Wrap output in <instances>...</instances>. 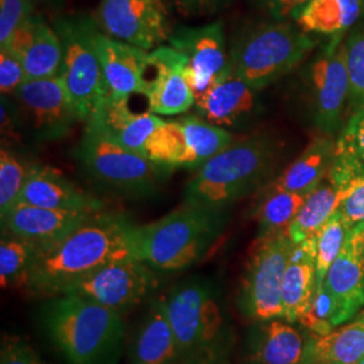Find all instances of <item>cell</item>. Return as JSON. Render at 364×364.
<instances>
[{
	"label": "cell",
	"mask_w": 364,
	"mask_h": 364,
	"mask_svg": "<svg viewBox=\"0 0 364 364\" xmlns=\"http://www.w3.org/2000/svg\"><path fill=\"white\" fill-rule=\"evenodd\" d=\"M180 11L186 15H203L215 13L225 0H174Z\"/></svg>",
	"instance_id": "44"
},
{
	"label": "cell",
	"mask_w": 364,
	"mask_h": 364,
	"mask_svg": "<svg viewBox=\"0 0 364 364\" xmlns=\"http://www.w3.org/2000/svg\"><path fill=\"white\" fill-rule=\"evenodd\" d=\"M341 197L343 189L328 174L326 180L306 197L299 215L291 223L287 234L293 243H301L317 236L326 221L338 210Z\"/></svg>",
	"instance_id": "27"
},
{
	"label": "cell",
	"mask_w": 364,
	"mask_h": 364,
	"mask_svg": "<svg viewBox=\"0 0 364 364\" xmlns=\"http://www.w3.org/2000/svg\"><path fill=\"white\" fill-rule=\"evenodd\" d=\"M316 42L287 21L247 27L228 50V68L254 90L262 91L287 76L312 52Z\"/></svg>",
	"instance_id": "7"
},
{
	"label": "cell",
	"mask_w": 364,
	"mask_h": 364,
	"mask_svg": "<svg viewBox=\"0 0 364 364\" xmlns=\"http://www.w3.org/2000/svg\"><path fill=\"white\" fill-rule=\"evenodd\" d=\"M168 42L186 57L185 76L196 97L207 91L228 69V52L221 21L203 26L180 27L170 34Z\"/></svg>",
	"instance_id": "13"
},
{
	"label": "cell",
	"mask_w": 364,
	"mask_h": 364,
	"mask_svg": "<svg viewBox=\"0 0 364 364\" xmlns=\"http://www.w3.org/2000/svg\"><path fill=\"white\" fill-rule=\"evenodd\" d=\"M30 165L25 164L7 146L0 150V218L19 203Z\"/></svg>",
	"instance_id": "34"
},
{
	"label": "cell",
	"mask_w": 364,
	"mask_h": 364,
	"mask_svg": "<svg viewBox=\"0 0 364 364\" xmlns=\"http://www.w3.org/2000/svg\"><path fill=\"white\" fill-rule=\"evenodd\" d=\"M317 236L294 243L282 279V309L290 323H297L309 312L317 287Z\"/></svg>",
	"instance_id": "23"
},
{
	"label": "cell",
	"mask_w": 364,
	"mask_h": 364,
	"mask_svg": "<svg viewBox=\"0 0 364 364\" xmlns=\"http://www.w3.org/2000/svg\"><path fill=\"white\" fill-rule=\"evenodd\" d=\"M93 46L99 57L105 84L111 96L131 97L146 95L149 73V52L93 30Z\"/></svg>",
	"instance_id": "19"
},
{
	"label": "cell",
	"mask_w": 364,
	"mask_h": 364,
	"mask_svg": "<svg viewBox=\"0 0 364 364\" xmlns=\"http://www.w3.org/2000/svg\"><path fill=\"white\" fill-rule=\"evenodd\" d=\"M165 299L181 362L228 358L232 332L219 287L208 278L193 277L171 287Z\"/></svg>",
	"instance_id": "5"
},
{
	"label": "cell",
	"mask_w": 364,
	"mask_h": 364,
	"mask_svg": "<svg viewBox=\"0 0 364 364\" xmlns=\"http://www.w3.org/2000/svg\"><path fill=\"white\" fill-rule=\"evenodd\" d=\"M159 272L135 258L108 263L87 275L65 294L88 299L122 316L150 299L159 287Z\"/></svg>",
	"instance_id": "10"
},
{
	"label": "cell",
	"mask_w": 364,
	"mask_h": 364,
	"mask_svg": "<svg viewBox=\"0 0 364 364\" xmlns=\"http://www.w3.org/2000/svg\"><path fill=\"white\" fill-rule=\"evenodd\" d=\"M11 99L41 142L65 138L80 122L58 76L26 80Z\"/></svg>",
	"instance_id": "12"
},
{
	"label": "cell",
	"mask_w": 364,
	"mask_h": 364,
	"mask_svg": "<svg viewBox=\"0 0 364 364\" xmlns=\"http://www.w3.org/2000/svg\"><path fill=\"white\" fill-rule=\"evenodd\" d=\"M19 203L92 213L105 209L102 200L81 191L61 171L41 164L30 165Z\"/></svg>",
	"instance_id": "22"
},
{
	"label": "cell",
	"mask_w": 364,
	"mask_h": 364,
	"mask_svg": "<svg viewBox=\"0 0 364 364\" xmlns=\"http://www.w3.org/2000/svg\"><path fill=\"white\" fill-rule=\"evenodd\" d=\"M129 364H178L181 352L165 296L150 301L129 346Z\"/></svg>",
	"instance_id": "21"
},
{
	"label": "cell",
	"mask_w": 364,
	"mask_h": 364,
	"mask_svg": "<svg viewBox=\"0 0 364 364\" xmlns=\"http://www.w3.org/2000/svg\"><path fill=\"white\" fill-rule=\"evenodd\" d=\"M363 11L364 0H311L293 19L305 33L340 37Z\"/></svg>",
	"instance_id": "26"
},
{
	"label": "cell",
	"mask_w": 364,
	"mask_h": 364,
	"mask_svg": "<svg viewBox=\"0 0 364 364\" xmlns=\"http://www.w3.org/2000/svg\"><path fill=\"white\" fill-rule=\"evenodd\" d=\"M346 43L352 117L364 108V28H358Z\"/></svg>",
	"instance_id": "36"
},
{
	"label": "cell",
	"mask_w": 364,
	"mask_h": 364,
	"mask_svg": "<svg viewBox=\"0 0 364 364\" xmlns=\"http://www.w3.org/2000/svg\"><path fill=\"white\" fill-rule=\"evenodd\" d=\"M54 28L63 43L58 77L80 122H88L105 105L109 91L93 46L92 16H60Z\"/></svg>",
	"instance_id": "8"
},
{
	"label": "cell",
	"mask_w": 364,
	"mask_h": 364,
	"mask_svg": "<svg viewBox=\"0 0 364 364\" xmlns=\"http://www.w3.org/2000/svg\"><path fill=\"white\" fill-rule=\"evenodd\" d=\"M335 317V302L329 294L324 282H317L314 299L309 312L299 321V326L306 328L316 336H324L333 331Z\"/></svg>",
	"instance_id": "37"
},
{
	"label": "cell",
	"mask_w": 364,
	"mask_h": 364,
	"mask_svg": "<svg viewBox=\"0 0 364 364\" xmlns=\"http://www.w3.org/2000/svg\"><path fill=\"white\" fill-rule=\"evenodd\" d=\"M311 0H257V4L275 21L294 18L299 10Z\"/></svg>",
	"instance_id": "43"
},
{
	"label": "cell",
	"mask_w": 364,
	"mask_h": 364,
	"mask_svg": "<svg viewBox=\"0 0 364 364\" xmlns=\"http://www.w3.org/2000/svg\"><path fill=\"white\" fill-rule=\"evenodd\" d=\"M41 324L66 363L119 364L126 338L120 313L63 294L42 305Z\"/></svg>",
	"instance_id": "2"
},
{
	"label": "cell",
	"mask_w": 364,
	"mask_h": 364,
	"mask_svg": "<svg viewBox=\"0 0 364 364\" xmlns=\"http://www.w3.org/2000/svg\"><path fill=\"white\" fill-rule=\"evenodd\" d=\"M347 235L348 228L346 227L344 221L341 220L338 212H335L333 216L326 221V225L317 234V282L324 281L329 267L344 247Z\"/></svg>",
	"instance_id": "35"
},
{
	"label": "cell",
	"mask_w": 364,
	"mask_h": 364,
	"mask_svg": "<svg viewBox=\"0 0 364 364\" xmlns=\"http://www.w3.org/2000/svg\"><path fill=\"white\" fill-rule=\"evenodd\" d=\"M186 57L171 46H158L149 53V112L174 117L195 105V92L185 76Z\"/></svg>",
	"instance_id": "15"
},
{
	"label": "cell",
	"mask_w": 364,
	"mask_h": 364,
	"mask_svg": "<svg viewBox=\"0 0 364 364\" xmlns=\"http://www.w3.org/2000/svg\"><path fill=\"white\" fill-rule=\"evenodd\" d=\"M278 159V146L267 136L232 144L197 169L195 177L185 186L183 203L230 209L272 178Z\"/></svg>",
	"instance_id": "4"
},
{
	"label": "cell",
	"mask_w": 364,
	"mask_h": 364,
	"mask_svg": "<svg viewBox=\"0 0 364 364\" xmlns=\"http://www.w3.org/2000/svg\"><path fill=\"white\" fill-rule=\"evenodd\" d=\"M63 63V43L54 26L39 15L36 37L22 60L26 80L55 77Z\"/></svg>",
	"instance_id": "32"
},
{
	"label": "cell",
	"mask_w": 364,
	"mask_h": 364,
	"mask_svg": "<svg viewBox=\"0 0 364 364\" xmlns=\"http://www.w3.org/2000/svg\"><path fill=\"white\" fill-rule=\"evenodd\" d=\"M95 213V212H93ZM92 212L42 208L18 203L6 216L0 218L1 232L19 236L46 250L72 232Z\"/></svg>",
	"instance_id": "20"
},
{
	"label": "cell",
	"mask_w": 364,
	"mask_h": 364,
	"mask_svg": "<svg viewBox=\"0 0 364 364\" xmlns=\"http://www.w3.org/2000/svg\"><path fill=\"white\" fill-rule=\"evenodd\" d=\"M312 364H338V363H331V362H323V360H314V359H313Z\"/></svg>",
	"instance_id": "46"
},
{
	"label": "cell",
	"mask_w": 364,
	"mask_h": 364,
	"mask_svg": "<svg viewBox=\"0 0 364 364\" xmlns=\"http://www.w3.org/2000/svg\"><path fill=\"white\" fill-rule=\"evenodd\" d=\"M178 364H230L228 358H205V359H195V360H183Z\"/></svg>",
	"instance_id": "45"
},
{
	"label": "cell",
	"mask_w": 364,
	"mask_h": 364,
	"mask_svg": "<svg viewBox=\"0 0 364 364\" xmlns=\"http://www.w3.org/2000/svg\"><path fill=\"white\" fill-rule=\"evenodd\" d=\"M312 82L317 124L324 132H333L350 99L347 43L340 37L313 64Z\"/></svg>",
	"instance_id": "18"
},
{
	"label": "cell",
	"mask_w": 364,
	"mask_h": 364,
	"mask_svg": "<svg viewBox=\"0 0 364 364\" xmlns=\"http://www.w3.org/2000/svg\"><path fill=\"white\" fill-rule=\"evenodd\" d=\"M33 15L31 0H0V48H4L14 31Z\"/></svg>",
	"instance_id": "39"
},
{
	"label": "cell",
	"mask_w": 364,
	"mask_h": 364,
	"mask_svg": "<svg viewBox=\"0 0 364 364\" xmlns=\"http://www.w3.org/2000/svg\"><path fill=\"white\" fill-rule=\"evenodd\" d=\"M230 209H210L183 203L164 218L135 224L134 258L159 273L183 272L198 263L219 240Z\"/></svg>",
	"instance_id": "3"
},
{
	"label": "cell",
	"mask_w": 364,
	"mask_h": 364,
	"mask_svg": "<svg viewBox=\"0 0 364 364\" xmlns=\"http://www.w3.org/2000/svg\"><path fill=\"white\" fill-rule=\"evenodd\" d=\"M358 364H364V358L363 359H362V360H360V362H359V363Z\"/></svg>",
	"instance_id": "47"
},
{
	"label": "cell",
	"mask_w": 364,
	"mask_h": 364,
	"mask_svg": "<svg viewBox=\"0 0 364 364\" xmlns=\"http://www.w3.org/2000/svg\"><path fill=\"white\" fill-rule=\"evenodd\" d=\"M92 18L107 36L146 52L171 34L164 0H100Z\"/></svg>",
	"instance_id": "11"
},
{
	"label": "cell",
	"mask_w": 364,
	"mask_h": 364,
	"mask_svg": "<svg viewBox=\"0 0 364 364\" xmlns=\"http://www.w3.org/2000/svg\"><path fill=\"white\" fill-rule=\"evenodd\" d=\"M293 247L289 234L257 239L237 291L239 312L251 323L282 318V279Z\"/></svg>",
	"instance_id": "9"
},
{
	"label": "cell",
	"mask_w": 364,
	"mask_h": 364,
	"mask_svg": "<svg viewBox=\"0 0 364 364\" xmlns=\"http://www.w3.org/2000/svg\"><path fill=\"white\" fill-rule=\"evenodd\" d=\"M348 231L364 224V174L355 177L343 188L338 210Z\"/></svg>",
	"instance_id": "38"
},
{
	"label": "cell",
	"mask_w": 364,
	"mask_h": 364,
	"mask_svg": "<svg viewBox=\"0 0 364 364\" xmlns=\"http://www.w3.org/2000/svg\"><path fill=\"white\" fill-rule=\"evenodd\" d=\"M134 227L123 213H92L60 242L41 251L25 293L45 299L63 296L105 264L134 258Z\"/></svg>",
	"instance_id": "1"
},
{
	"label": "cell",
	"mask_w": 364,
	"mask_h": 364,
	"mask_svg": "<svg viewBox=\"0 0 364 364\" xmlns=\"http://www.w3.org/2000/svg\"><path fill=\"white\" fill-rule=\"evenodd\" d=\"M228 68L196 97L195 115L223 129H243L259 115V95Z\"/></svg>",
	"instance_id": "16"
},
{
	"label": "cell",
	"mask_w": 364,
	"mask_h": 364,
	"mask_svg": "<svg viewBox=\"0 0 364 364\" xmlns=\"http://www.w3.org/2000/svg\"><path fill=\"white\" fill-rule=\"evenodd\" d=\"M308 196L269 186L255 210L258 237L287 234Z\"/></svg>",
	"instance_id": "29"
},
{
	"label": "cell",
	"mask_w": 364,
	"mask_h": 364,
	"mask_svg": "<svg viewBox=\"0 0 364 364\" xmlns=\"http://www.w3.org/2000/svg\"><path fill=\"white\" fill-rule=\"evenodd\" d=\"M41 248L9 232L0 240V284L3 289H26L28 278L38 260Z\"/></svg>",
	"instance_id": "30"
},
{
	"label": "cell",
	"mask_w": 364,
	"mask_h": 364,
	"mask_svg": "<svg viewBox=\"0 0 364 364\" xmlns=\"http://www.w3.org/2000/svg\"><path fill=\"white\" fill-rule=\"evenodd\" d=\"M75 158L92 181L124 197L154 195L173 171L119 144L95 117L85 122Z\"/></svg>",
	"instance_id": "6"
},
{
	"label": "cell",
	"mask_w": 364,
	"mask_h": 364,
	"mask_svg": "<svg viewBox=\"0 0 364 364\" xmlns=\"http://www.w3.org/2000/svg\"><path fill=\"white\" fill-rule=\"evenodd\" d=\"M336 149L355 158L364 169V108L353 114L340 136Z\"/></svg>",
	"instance_id": "41"
},
{
	"label": "cell",
	"mask_w": 364,
	"mask_h": 364,
	"mask_svg": "<svg viewBox=\"0 0 364 364\" xmlns=\"http://www.w3.org/2000/svg\"><path fill=\"white\" fill-rule=\"evenodd\" d=\"M0 364H48L33 346L18 335L4 333L0 346Z\"/></svg>",
	"instance_id": "40"
},
{
	"label": "cell",
	"mask_w": 364,
	"mask_h": 364,
	"mask_svg": "<svg viewBox=\"0 0 364 364\" xmlns=\"http://www.w3.org/2000/svg\"><path fill=\"white\" fill-rule=\"evenodd\" d=\"M177 120L181 124L186 141L183 169H200L210 158L234 144L230 131L212 124L203 117L188 115Z\"/></svg>",
	"instance_id": "28"
},
{
	"label": "cell",
	"mask_w": 364,
	"mask_h": 364,
	"mask_svg": "<svg viewBox=\"0 0 364 364\" xmlns=\"http://www.w3.org/2000/svg\"><path fill=\"white\" fill-rule=\"evenodd\" d=\"M335 150L336 144L328 138H317L270 186L287 192L309 195L326 180L332 169Z\"/></svg>",
	"instance_id": "25"
},
{
	"label": "cell",
	"mask_w": 364,
	"mask_h": 364,
	"mask_svg": "<svg viewBox=\"0 0 364 364\" xmlns=\"http://www.w3.org/2000/svg\"><path fill=\"white\" fill-rule=\"evenodd\" d=\"M26 81V73L21 60L6 49H0V92L11 97Z\"/></svg>",
	"instance_id": "42"
},
{
	"label": "cell",
	"mask_w": 364,
	"mask_h": 364,
	"mask_svg": "<svg viewBox=\"0 0 364 364\" xmlns=\"http://www.w3.org/2000/svg\"><path fill=\"white\" fill-rule=\"evenodd\" d=\"M129 100L130 97L108 95L105 105L93 117L100 120L105 130L119 144L144 156L146 144L162 123V119L151 112L132 111Z\"/></svg>",
	"instance_id": "24"
},
{
	"label": "cell",
	"mask_w": 364,
	"mask_h": 364,
	"mask_svg": "<svg viewBox=\"0 0 364 364\" xmlns=\"http://www.w3.org/2000/svg\"><path fill=\"white\" fill-rule=\"evenodd\" d=\"M323 282L335 302V328L350 321L363 308L364 224L348 231L344 247Z\"/></svg>",
	"instance_id": "17"
},
{
	"label": "cell",
	"mask_w": 364,
	"mask_h": 364,
	"mask_svg": "<svg viewBox=\"0 0 364 364\" xmlns=\"http://www.w3.org/2000/svg\"><path fill=\"white\" fill-rule=\"evenodd\" d=\"M364 358V316L356 321L316 336L313 359L331 363L358 364Z\"/></svg>",
	"instance_id": "31"
},
{
	"label": "cell",
	"mask_w": 364,
	"mask_h": 364,
	"mask_svg": "<svg viewBox=\"0 0 364 364\" xmlns=\"http://www.w3.org/2000/svg\"><path fill=\"white\" fill-rule=\"evenodd\" d=\"M314 341L311 331L285 318L254 323L242 364H312Z\"/></svg>",
	"instance_id": "14"
},
{
	"label": "cell",
	"mask_w": 364,
	"mask_h": 364,
	"mask_svg": "<svg viewBox=\"0 0 364 364\" xmlns=\"http://www.w3.org/2000/svg\"><path fill=\"white\" fill-rule=\"evenodd\" d=\"M186 141L178 120H162L144 149V156L170 169L183 168Z\"/></svg>",
	"instance_id": "33"
}]
</instances>
